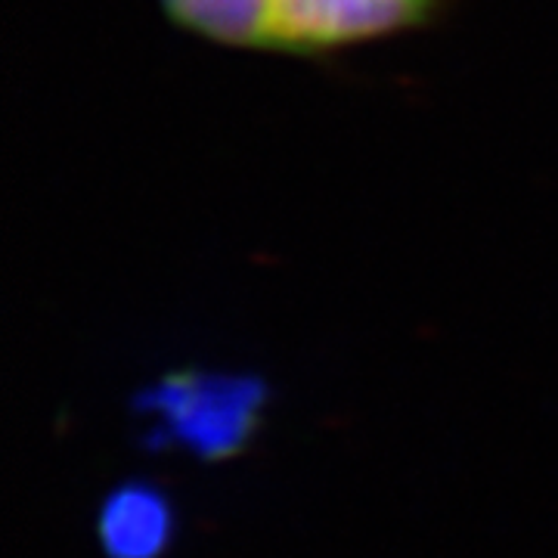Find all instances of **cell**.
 Masks as SVG:
<instances>
[{"label":"cell","mask_w":558,"mask_h":558,"mask_svg":"<svg viewBox=\"0 0 558 558\" xmlns=\"http://www.w3.org/2000/svg\"><path fill=\"white\" fill-rule=\"evenodd\" d=\"M450 0H270L264 53L326 57L438 20Z\"/></svg>","instance_id":"1"},{"label":"cell","mask_w":558,"mask_h":558,"mask_svg":"<svg viewBox=\"0 0 558 558\" xmlns=\"http://www.w3.org/2000/svg\"><path fill=\"white\" fill-rule=\"evenodd\" d=\"M258 403L255 381L223 376H174L156 391V407L180 438L215 457L248 438Z\"/></svg>","instance_id":"2"},{"label":"cell","mask_w":558,"mask_h":558,"mask_svg":"<svg viewBox=\"0 0 558 558\" xmlns=\"http://www.w3.org/2000/svg\"><path fill=\"white\" fill-rule=\"evenodd\" d=\"M165 16L183 32L233 47L260 50L267 47L270 0H159Z\"/></svg>","instance_id":"3"},{"label":"cell","mask_w":558,"mask_h":558,"mask_svg":"<svg viewBox=\"0 0 558 558\" xmlns=\"http://www.w3.org/2000/svg\"><path fill=\"white\" fill-rule=\"evenodd\" d=\"M171 537L165 499L146 487H124L106 502L100 539L112 558H156Z\"/></svg>","instance_id":"4"}]
</instances>
